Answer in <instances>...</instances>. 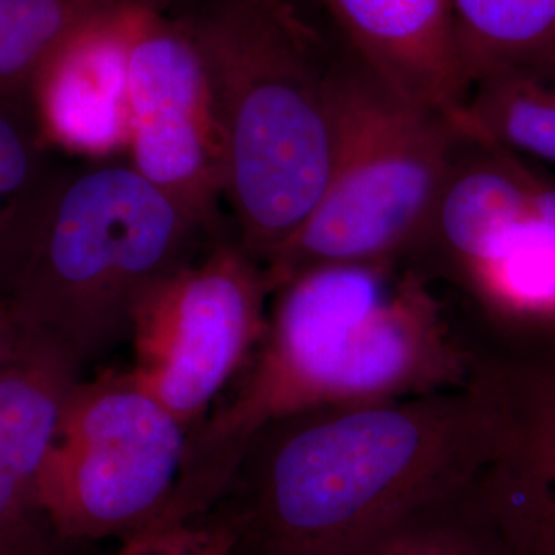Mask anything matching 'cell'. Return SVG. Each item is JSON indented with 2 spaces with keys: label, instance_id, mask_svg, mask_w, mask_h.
I'll list each match as a JSON object with an SVG mask.
<instances>
[{
  "label": "cell",
  "instance_id": "6da1fadb",
  "mask_svg": "<svg viewBox=\"0 0 555 555\" xmlns=\"http://www.w3.org/2000/svg\"><path fill=\"white\" fill-rule=\"evenodd\" d=\"M492 447L494 416L472 380L315 408L259 430L208 516L237 555H336L467 490Z\"/></svg>",
  "mask_w": 555,
  "mask_h": 555
},
{
  "label": "cell",
  "instance_id": "7a4b0ae2",
  "mask_svg": "<svg viewBox=\"0 0 555 555\" xmlns=\"http://www.w3.org/2000/svg\"><path fill=\"white\" fill-rule=\"evenodd\" d=\"M181 17L212 87L235 241L268 268L334 178L341 68L286 0H208Z\"/></svg>",
  "mask_w": 555,
  "mask_h": 555
},
{
  "label": "cell",
  "instance_id": "3957f363",
  "mask_svg": "<svg viewBox=\"0 0 555 555\" xmlns=\"http://www.w3.org/2000/svg\"><path fill=\"white\" fill-rule=\"evenodd\" d=\"M196 220L130 160L62 165L4 302L85 369L130 341L140 295L194 258Z\"/></svg>",
  "mask_w": 555,
  "mask_h": 555
},
{
  "label": "cell",
  "instance_id": "277c9868",
  "mask_svg": "<svg viewBox=\"0 0 555 555\" xmlns=\"http://www.w3.org/2000/svg\"><path fill=\"white\" fill-rule=\"evenodd\" d=\"M465 139L451 119L341 68V140L318 210L266 268L272 293L323 263L401 261L435 212Z\"/></svg>",
  "mask_w": 555,
  "mask_h": 555
},
{
  "label": "cell",
  "instance_id": "5b68a950",
  "mask_svg": "<svg viewBox=\"0 0 555 555\" xmlns=\"http://www.w3.org/2000/svg\"><path fill=\"white\" fill-rule=\"evenodd\" d=\"M399 263H323L274 288L263 336L235 393L190 433L176 525L217 506L247 444L263 426L336 405L350 334L391 288Z\"/></svg>",
  "mask_w": 555,
  "mask_h": 555
},
{
  "label": "cell",
  "instance_id": "8992f818",
  "mask_svg": "<svg viewBox=\"0 0 555 555\" xmlns=\"http://www.w3.org/2000/svg\"><path fill=\"white\" fill-rule=\"evenodd\" d=\"M190 430L128 373L82 380L38 479L54 535L119 539L173 527Z\"/></svg>",
  "mask_w": 555,
  "mask_h": 555
},
{
  "label": "cell",
  "instance_id": "52a82bcc",
  "mask_svg": "<svg viewBox=\"0 0 555 555\" xmlns=\"http://www.w3.org/2000/svg\"><path fill=\"white\" fill-rule=\"evenodd\" d=\"M270 297L266 268L237 241H215L140 295L130 375L192 433L249 364Z\"/></svg>",
  "mask_w": 555,
  "mask_h": 555
},
{
  "label": "cell",
  "instance_id": "ba28073f",
  "mask_svg": "<svg viewBox=\"0 0 555 555\" xmlns=\"http://www.w3.org/2000/svg\"><path fill=\"white\" fill-rule=\"evenodd\" d=\"M128 160L212 235L224 199L219 119L208 70L185 20L137 11L126 52Z\"/></svg>",
  "mask_w": 555,
  "mask_h": 555
},
{
  "label": "cell",
  "instance_id": "9c48e42d",
  "mask_svg": "<svg viewBox=\"0 0 555 555\" xmlns=\"http://www.w3.org/2000/svg\"><path fill=\"white\" fill-rule=\"evenodd\" d=\"M472 385L494 416L474 494L508 555H555V357L483 344Z\"/></svg>",
  "mask_w": 555,
  "mask_h": 555
},
{
  "label": "cell",
  "instance_id": "30bf717a",
  "mask_svg": "<svg viewBox=\"0 0 555 555\" xmlns=\"http://www.w3.org/2000/svg\"><path fill=\"white\" fill-rule=\"evenodd\" d=\"M321 4L364 73L397 98L451 119L459 130L472 87L459 60L449 0H321Z\"/></svg>",
  "mask_w": 555,
  "mask_h": 555
},
{
  "label": "cell",
  "instance_id": "8fae6325",
  "mask_svg": "<svg viewBox=\"0 0 555 555\" xmlns=\"http://www.w3.org/2000/svg\"><path fill=\"white\" fill-rule=\"evenodd\" d=\"M139 9L82 34L43 75L36 101L52 146L87 159H109L128 149L126 52Z\"/></svg>",
  "mask_w": 555,
  "mask_h": 555
},
{
  "label": "cell",
  "instance_id": "7c38bea8",
  "mask_svg": "<svg viewBox=\"0 0 555 555\" xmlns=\"http://www.w3.org/2000/svg\"><path fill=\"white\" fill-rule=\"evenodd\" d=\"M82 371L59 344L27 332H21L17 352L0 371V465L36 498L41 469L85 380Z\"/></svg>",
  "mask_w": 555,
  "mask_h": 555
},
{
  "label": "cell",
  "instance_id": "4fadbf2b",
  "mask_svg": "<svg viewBox=\"0 0 555 555\" xmlns=\"http://www.w3.org/2000/svg\"><path fill=\"white\" fill-rule=\"evenodd\" d=\"M36 98L0 95V300L20 272L62 163Z\"/></svg>",
  "mask_w": 555,
  "mask_h": 555
},
{
  "label": "cell",
  "instance_id": "5bb4252c",
  "mask_svg": "<svg viewBox=\"0 0 555 555\" xmlns=\"http://www.w3.org/2000/svg\"><path fill=\"white\" fill-rule=\"evenodd\" d=\"M171 0H0V95L36 98L62 52L95 25Z\"/></svg>",
  "mask_w": 555,
  "mask_h": 555
},
{
  "label": "cell",
  "instance_id": "9a60e30c",
  "mask_svg": "<svg viewBox=\"0 0 555 555\" xmlns=\"http://www.w3.org/2000/svg\"><path fill=\"white\" fill-rule=\"evenodd\" d=\"M472 87L555 64V0H449Z\"/></svg>",
  "mask_w": 555,
  "mask_h": 555
},
{
  "label": "cell",
  "instance_id": "2e32d148",
  "mask_svg": "<svg viewBox=\"0 0 555 555\" xmlns=\"http://www.w3.org/2000/svg\"><path fill=\"white\" fill-rule=\"evenodd\" d=\"M459 132L465 140L555 167V64L477 87Z\"/></svg>",
  "mask_w": 555,
  "mask_h": 555
},
{
  "label": "cell",
  "instance_id": "e0dca14e",
  "mask_svg": "<svg viewBox=\"0 0 555 555\" xmlns=\"http://www.w3.org/2000/svg\"><path fill=\"white\" fill-rule=\"evenodd\" d=\"M336 555H508L481 513L474 483Z\"/></svg>",
  "mask_w": 555,
  "mask_h": 555
},
{
  "label": "cell",
  "instance_id": "ac0fdd59",
  "mask_svg": "<svg viewBox=\"0 0 555 555\" xmlns=\"http://www.w3.org/2000/svg\"><path fill=\"white\" fill-rule=\"evenodd\" d=\"M118 555H237L235 539L212 516L121 541Z\"/></svg>",
  "mask_w": 555,
  "mask_h": 555
},
{
  "label": "cell",
  "instance_id": "d6986e66",
  "mask_svg": "<svg viewBox=\"0 0 555 555\" xmlns=\"http://www.w3.org/2000/svg\"><path fill=\"white\" fill-rule=\"evenodd\" d=\"M41 522L48 525L36 494L0 465V541L46 543Z\"/></svg>",
  "mask_w": 555,
  "mask_h": 555
},
{
  "label": "cell",
  "instance_id": "ffe728a7",
  "mask_svg": "<svg viewBox=\"0 0 555 555\" xmlns=\"http://www.w3.org/2000/svg\"><path fill=\"white\" fill-rule=\"evenodd\" d=\"M21 332L11 315V309L4 300H0V371L13 358L20 346Z\"/></svg>",
  "mask_w": 555,
  "mask_h": 555
},
{
  "label": "cell",
  "instance_id": "44dd1931",
  "mask_svg": "<svg viewBox=\"0 0 555 555\" xmlns=\"http://www.w3.org/2000/svg\"><path fill=\"white\" fill-rule=\"evenodd\" d=\"M0 555H46V543L0 541Z\"/></svg>",
  "mask_w": 555,
  "mask_h": 555
}]
</instances>
